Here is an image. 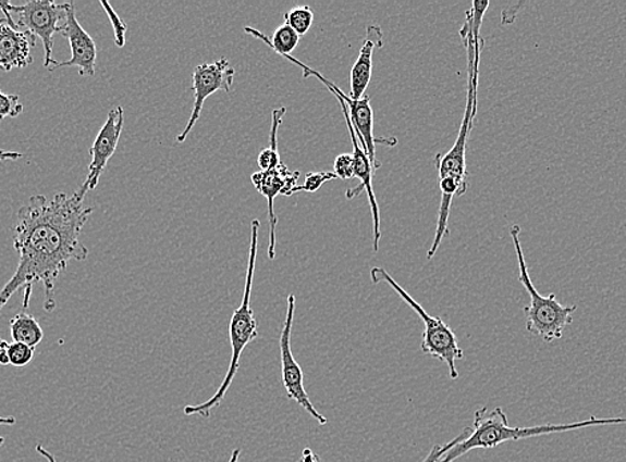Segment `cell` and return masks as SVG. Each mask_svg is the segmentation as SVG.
Wrapping results in <instances>:
<instances>
[{
    "instance_id": "obj_1",
    "label": "cell",
    "mask_w": 626,
    "mask_h": 462,
    "mask_svg": "<svg viewBox=\"0 0 626 462\" xmlns=\"http://www.w3.org/2000/svg\"><path fill=\"white\" fill-rule=\"evenodd\" d=\"M79 193H58L52 199L37 195L17 212L14 247L20 263L13 277L0 289V311L11 296L25 289L23 308L27 310L33 284H45L47 312L56 310V282L73 260L83 262L88 257L81 234L91 216Z\"/></svg>"
},
{
    "instance_id": "obj_2",
    "label": "cell",
    "mask_w": 626,
    "mask_h": 462,
    "mask_svg": "<svg viewBox=\"0 0 626 462\" xmlns=\"http://www.w3.org/2000/svg\"><path fill=\"white\" fill-rule=\"evenodd\" d=\"M461 35L468 55L467 105H465L464 117L455 145L449 152L438 153L434 158V165L439 172L441 201L437 234H434L431 250L427 253L428 260L433 259L444 236L450 233L449 221L453 199L463 197L468 191L467 145L477 115V91H479L480 74V62L475 61L474 26L470 13H467V22L464 23Z\"/></svg>"
},
{
    "instance_id": "obj_3",
    "label": "cell",
    "mask_w": 626,
    "mask_h": 462,
    "mask_svg": "<svg viewBox=\"0 0 626 462\" xmlns=\"http://www.w3.org/2000/svg\"><path fill=\"white\" fill-rule=\"evenodd\" d=\"M626 417L598 419L590 417L586 422L572 424H547L536 426H511L506 414L501 408L488 411L487 407L475 412L472 432L463 441L451 448L439 462H453L475 449H492L501 444L526 440V438L564 434V432L589 428V426L625 425Z\"/></svg>"
},
{
    "instance_id": "obj_4",
    "label": "cell",
    "mask_w": 626,
    "mask_h": 462,
    "mask_svg": "<svg viewBox=\"0 0 626 462\" xmlns=\"http://www.w3.org/2000/svg\"><path fill=\"white\" fill-rule=\"evenodd\" d=\"M259 229L260 222L258 218H255L253 224H250L249 258L243 300L241 307H238L234 315H232L230 323L232 354L229 372H226L218 392L214 394L210 400L202 402L200 405H187L184 408V414H187V416H195V414H199V416L202 417L210 416L213 408L220 405V402H222L224 396L229 392L232 382H234L238 365H241V358L244 348H246L250 341H254L259 337L258 323H256L253 308H250V294H253L256 257H258L259 248Z\"/></svg>"
},
{
    "instance_id": "obj_5",
    "label": "cell",
    "mask_w": 626,
    "mask_h": 462,
    "mask_svg": "<svg viewBox=\"0 0 626 462\" xmlns=\"http://www.w3.org/2000/svg\"><path fill=\"white\" fill-rule=\"evenodd\" d=\"M510 230L517 254L518 270H520L518 280L526 288L530 300V304L524 308L527 317V330L545 342L563 339L566 327L574 322L572 317H574L577 307L560 304L554 294L548 296L539 294L529 276L526 258H524L521 250L520 225L514 224Z\"/></svg>"
},
{
    "instance_id": "obj_6",
    "label": "cell",
    "mask_w": 626,
    "mask_h": 462,
    "mask_svg": "<svg viewBox=\"0 0 626 462\" xmlns=\"http://www.w3.org/2000/svg\"><path fill=\"white\" fill-rule=\"evenodd\" d=\"M371 280L373 284L386 283L413 310L419 315L425 323V334H422V352L429 357L437 358L449 366L452 380H456L458 372L456 361L464 359L462 348L458 347V340L455 332L446 325L440 317L428 315L422 308L404 288L393 280V277L381 266H375L371 270Z\"/></svg>"
},
{
    "instance_id": "obj_7",
    "label": "cell",
    "mask_w": 626,
    "mask_h": 462,
    "mask_svg": "<svg viewBox=\"0 0 626 462\" xmlns=\"http://www.w3.org/2000/svg\"><path fill=\"white\" fill-rule=\"evenodd\" d=\"M291 63L296 64L297 67H300L304 71V78H309V76H315L318 78L323 85L327 86L328 90H330L333 95H337L339 98L343 99L345 107H347L348 115L351 117L352 124L356 129L357 139H359V143L364 151L367 152L369 158V162H371L372 167L375 171H378L381 167V163L378 162V158H376V146L384 145L390 147H395L397 145L396 138H380L375 139L373 136V110L371 107V97H363L361 99H352L349 95H345L340 88L324 78L323 75L318 73V71L308 67L307 64H304L292 55L284 57Z\"/></svg>"
},
{
    "instance_id": "obj_8",
    "label": "cell",
    "mask_w": 626,
    "mask_h": 462,
    "mask_svg": "<svg viewBox=\"0 0 626 462\" xmlns=\"http://www.w3.org/2000/svg\"><path fill=\"white\" fill-rule=\"evenodd\" d=\"M11 13L20 15L17 26L44 41L45 67L51 68L58 63L52 57L53 35L61 32V22L67 17V3L58 4L52 0H29L22 5H11Z\"/></svg>"
},
{
    "instance_id": "obj_9",
    "label": "cell",
    "mask_w": 626,
    "mask_h": 462,
    "mask_svg": "<svg viewBox=\"0 0 626 462\" xmlns=\"http://www.w3.org/2000/svg\"><path fill=\"white\" fill-rule=\"evenodd\" d=\"M235 79V70L230 66L225 58L213 63H202L195 67L193 75L194 107L186 128L177 136V143L186 141L187 136L198 123L206 100L214 92H231Z\"/></svg>"
},
{
    "instance_id": "obj_10",
    "label": "cell",
    "mask_w": 626,
    "mask_h": 462,
    "mask_svg": "<svg viewBox=\"0 0 626 462\" xmlns=\"http://www.w3.org/2000/svg\"><path fill=\"white\" fill-rule=\"evenodd\" d=\"M295 295L289 296L287 315H285L282 335H280V357H282V377L289 399L297 402L304 411H307L320 425H326L327 419L316 411L304 388V376L299 364L292 354L291 335L295 316Z\"/></svg>"
},
{
    "instance_id": "obj_11",
    "label": "cell",
    "mask_w": 626,
    "mask_h": 462,
    "mask_svg": "<svg viewBox=\"0 0 626 462\" xmlns=\"http://www.w3.org/2000/svg\"><path fill=\"white\" fill-rule=\"evenodd\" d=\"M123 126V107L118 105L109 112L103 127L100 128L93 147L89 148V153H91L93 159L88 165V175L86 182L83 183V186L76 191L82 198H85L89 191H94V189L98 187L100 176L103 174L107 163H109V160L116 151Z\"/></svg>"
},
{
    "instance_id": "obj_12",
    "label": "cell",
    "mask_w": 626,
    "mask_h": 462,
    "mask_svg": "<svg viewBox=\"0 0 626 462\" xmlns=\"http://www.w3.org/2000/svg\"><path fill=\"white\" fill-rule=\"evenodd\" d=\"M59 34L67 38L71 58L67 62H58L50 71L77 67L82 76H94L95 68H97V43L89 37L86 29L81 26L79 21H77L74 3H67V17H65Z\"/></svg>"
},
{
    "instance_id": "obj_13",
    "label": "cell",
    "mask_w": 626,
    "mask_h": 462,
    "mask_svg": "<svg viewBox=\"0 0 626 462\" xmlns=\"http://www.w3.org/2000/svg\"><path fill=\"white\" fill-rule=\"evenodd\" d=\"M300 177L299 171H290L283 162L277 168L270 171L255 172L250 179L259 193L263 195L268 204V221H270V246H268V258L275 259L277 250V227L278 217L273 203L279 195L289 197L292 188L296 187V182Z\"/></svg>"
},
{
    "instance_id": "obj_14",
    "label": "cell",
    "mask_w": 626,
    "mask_h": 462,
    "mask_svg": "<svg viewBox=\"0 0 626 462\" xmlns=\"http://www.w3.org/2000/svg\"><path fill=\"white\" fill-rule=\"evenodd\" d=\"M336 99L340 102V107H342L343 115L345 123H347L349 136H351V143L354 147V152H352V157H354L355 163V177L360 180V185L356 188H351L347 191V198L354 199L359 197L361 191L367 192V197L369 200V207H371L372 213V221H373V251L378 252L379 250V242L381 238V230H380V210L378 200H376L373 186H372V177L375 175V170L372 167L371 162H369V158L367 152L363 150L359 139H357L356 129L354 124L351 122V117L348 115L347 107L343 102L342 98H339L335 95Z\"/></svg>"
},
{
    "instance_id": "obj_15",
    "label": "cell",
    "mask_w": 626,
    "mask_h": 462,
    "mask_svg": "<svg viewBox=\"0 0 626 462\" xmlns=\"http://www.w3.org/2000/svg\"><path fill=\"white\" fill-rule=\"evenodd\" d=\"M37 37L32 33L14 28L5 20H0V70L9 73L15 68H26L33 64V49Z\"/></svg>"
},
{
    "instance_id": "obj_16",
    "label": "cell",
    "mask_w": 626,
    "mask_h": 462,
    "mask_svg": "<svg viewBox=\"0 0 626 462\" xmlns=\"http://www.w3.org/2000/svg\"><path fill=\"white\" fill-rule=\"evenodd\" d=\"M384 34L379 25H371L367 28V37L359 53V58L351 70V93L352 99L366 97V91L372 78V57L376 49L383 47Z\"/></svg>"
},
{
    "instance_id": "obj_17",
    "label": "cell",
    "mask_w": 626,
    "mask_h": 462,
    "mask_svg": "<svg viewBox=\"0 0 626 462\" xmlns=\"http://www.w3.org/2000/svg\"><path fill=\"white\" fill-rule=\"evenodd\" d=\"M244 33L253 35L256 39L263 40V43L270 46L273 51L279 55L287 57L294 52L297 45H299L300 35L292 29L289 25L280 26L272 35V39L268 38L263 33L258 32L254 27H244Z\"/></svg>"
},
{
    "instance_id": "obj_18",
    "label": "cell",
    "mask_w": 626,
    "mask_h": 462,
    "mask_svg": "<svg viewBox=\"0 0 626 462\" xmlns=\"http://www.w3.org/2000/svg\"><path fill=\"white\" fill-rule=\"evenodd\" d=\"M11 337L14 342L25 344L27 347H38L45 334L38 320L23 311L10 322Z\"/></svg>"
},
{
    "instance_id": "obj_19",
    "label": "cell",
    "mask_w": 626,
    "mask_h": 462,
    "mask_svg": "<svg viewBox=\"0 0 626 462\" xmlns=\"http://www.w3.org/2000/svg\"><path fill=\"white\" fill-rule=\"evenodd\" d=\"M285 25L295 29L297 34L306 35L314 25V11L309 5H297L284 15Z\"/></svg>"
},
{
    "instance_id": "obj_20",
    "label": "cell",
    "mask_w": 626,
    "mask_h": 462,
    "mask_svg": "<svg viewBox=\"0 0 626 462\" xmlns=\"http://www.w3.org/2000/svg\"><path fill=\"white\" fill-rule=\"evenodd\" d=\"M337 179V176L335 175V172H328V171H321V172H308V174L306 175V182H304L303 186H296L294 188L291 189L289 197H291V195L297 193V192H316L318 191V189H320L321 186L324 185V183L328 182H332Z\"/></svg>"
},
{
    "instance_id": "obj_21",
    "label": "cell",
    "mask_w": 626,
    "mask_h": 462,
    "mask_svg": "<svg viewBox=\"0 0 626 462\" xmlns=\"http://www.w3.org/2000/svg\"><path fill=\"white\" fill-rule=\"evenodd\" d=\"M35 349L25 346L21 342H9L8 344V357L10 360V365L14 366H26L29 361L34 359Z\"/></svg>"
},
{
    "instance_id": "obj_22",
    "label": "cell",
    "mask_w": 626,
    "mask_h": 462,
    "mask_svg": "<svg viewBox=\"0 0 626 462\" xmlns=\"http://www.w3.org/2000/svg\"><path fill=\"white\" fill-rule=\"evenodd\" d=\"M101 8L105 9L106 14L109 16L111 22L113 35H115V45L119 49H122L125 45V33H127V26H125L122 17L118 15L116 11L111 8L109 2H101Z\"/></svg>"
},
{
    "instance_id": "obj_23",
    "label": "cell",
    "mask_w": 626,
    "mask_h": 462,
    "mask_svg": "<svg viewBox=\"0 0 626 462\" xmlns=\"http://www.w3.org/2000/svg\"><path fill=\"white\" fill-rule=\"evenodd\" d=\"M23 112V104L17 95H8L0 91V121L5 117H17Z\"/></svg>"
},
{
    "instance_id": "obj_24",
    "label": "cell",
    "mask_w": 626,
    "mask_h": 462,
    "mask_svg": "<svg viewBox=\"0 0 626 462\" xmlns=\"http://www.w3.org/2000/svg\"><path fill=\"white\" fill-rule=\"evenodd\" d=\"M333 172L339 177V179L349 180L355 177V163L352 153H342L335 160L333 164Z\"/></svg>"
},
{
    "instance_id": "obj_25",
    "label": "cell",
    "mask_w": 626,
    "mask_h": 462,
    "mask_svg": "<svg viewBox=\"0 0 626 462\" xmlns=\"http://www.w3.org/2000/svg\"><path fill=\"white\" fill-rule=\"evenodd\" d=\"M470 434V428H465L461 435H458L455 440L446 444L444 447L434 446L431 450V453L428 454V458L422 462H439L443 455L449 452V450L456 446V444L464 440Z\"/></svg>"
},
{
    "instance_id": "obj_26",
    "label": "cell",
    "mask_w": 626,
    "mask_h": 462,
    "mask_svg": "<svg viewBox=\"0 0 626 462\" xmlns=\"http://www.w3.org/2000/svg\"><path fill=\"white\" fill-rule=\"evenodd\" d=\"M11 4L10 2H0V11L4 14L5 22L9 23L11 27L21 28L17 23L14 22L13 16H11Z\"/></svg>"
},
{
    "instance_id": "obj_27",
    "label": "cell",
    "mask_w": 626,
    "mask_h": 462,
    "mask_svg": "<svg viewBox=\"0 0 626 462\" xmlns=\"http://www.w3.org/2000/svg\"><path fill=\"white\" fill-rule=\"evenodd\" d=\"M22 157L20 152L0 150V162H4V160H20Z\"/></svg>"
},
{
    "instance_id": "obj_28",
    "label": "cell",
    "mask_w": 626,
    "mask_h": 462,
    "mask_svg": "<svg viewBox=\"0 0 626 462\" xmlns=\"http://www.w3.org/2000/svg\"><path fill=\"white\" fill-rule=\"evenodd\" d=\"M37 452L40 455H44V458L49 461V462H57L56 458H53V454L50 452V450H47L46 448L41 447L40 444H38L37 448Z\"/></svg>"
},
{
    "instance_id": "obj_29",
    "label": "cell",
    "mask_w": 626,
    "mask_h": 462,
    "mask_svg": "<svg viewBox=\"0 0 626 462\" xmlns=\"http://www.w3.org/2000/svg\"><path fill=\"white\" fill-rule=\"evenodd\" d=\"M15 423H16V420L14 417L0 416V425L11 426V425H14Z\"/></svg>"
},
{
    "instance_id": "obj_30",
    "label": "cell",
    "mask_w": 626,
    "mask_h": 462,
    "mask_svg": "<svg viewBox=\"0 0 626 462\" xmlns=\"http://www.w3.org/2000/svg\"><path fill=\"white\" fill-rule=\"evenodd\" d=\"M241 454H242V450H241V449H235L234 452H232L230 462H237L238 459H241Z\"/></svg>"
}]
</instances>
